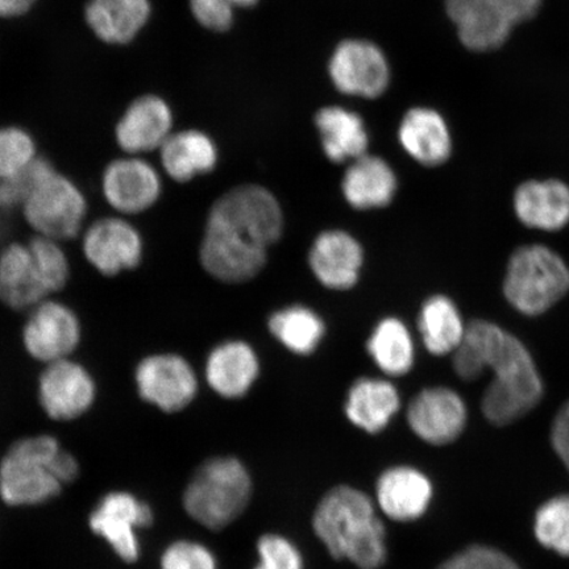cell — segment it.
<instances>
[{
    "label": "cell",
    "mask_w": 569,
    "mask_h": 569,
    "mask_svg": "<svg viewBox=\"0 0 569 569\" xmlns=\"http://www.w3.org/2000/svg\"><path fill=\"white\" fill-rule=\"evenodd\" d=\"M279 201L258 184H241L218 198L206 219L199 259L226 283L251 281L267 264L268 249L281 238Z\"/></svg>",
    "instance_id": "cell-1"
},
{
    "label": "cell",
    "mask_w": 569,
    "mask_h": 569,
    "mask_svg": "<svg viewBox=\"0 0 569 569\" xmlns=\"http://www.w3.org/2000/svg\"><path fill=\"white\" fill-rule=\"evenodd\" d=\"M312 528L336 559L350 560L360 569L386 563V529L371 498L358 489L330 490L318 505Z\"/></svg>",
    "instance_id": "cell-2"
},
{
    "label": "cell",
    "mask_w": 569,
    "mask_h": 569,
    "mask_svg": "<svg viewBox=\"0 0 569 569\" xmlns=\"http://www.w3.org/2000/svg\"><path fill=\"white\" fill-rule=\"evenodd\" d=\"M489 368L495 379L483 393L481 410L490 423H513L542 400L543 382L536 362L522 341L511 333L505 336Z\"/></svg>",
    "instance_id": "cell-3"
},
{
    "label": "cell",
    "mask_w": 569,
    "mask_h": 569,
    "mask_svg": "<svg viewBox=\"0 0 569 569\" xmlns=\"http://www.w3.org/2000/svg\"><path fill=\"white\" fill-rule=\"evenodd\" d=\"M251 495V478L238 459L213 458L197 469L182 502L196 522L210 530H222L243 513Z\"/></svg>",
    "instance_id": "cell-4"
},
{
    "label": "cell",
    "mask_w": 569,
    "mask_h": 569,
    "mask_svg": "<svg viewBox=\"0 0 569 569\" xmlns=\"http://www.w3.org/2000/svg\"><path fill=\"white\" fill-rule=\"evenodd\" d=\"M62 448L51 436L19 440L0 461V498L10 507H34L59 496L63 483L56 472Z\"/></svg>",
    "instance_id": "cell-5"
},
{
    "label": "cell",
    "mask_w": 569,
    "mask_h": 569,
    "mask_svg": "<svg viewBox=\"0 0 569 569\" xmlns=\"http://www.w3.org/2000/svg\"><path fill=\"white\" fill-rule=\"evenodd\" d=\"M568 291L569 268L550 248L525 246L511 254L503 293L509 303L522 315H543Z\"/></svg>",
    "instance_id": "cell-6"
},
{
    "label": "cell",
    "mask_w": 569,
    "mask_h": 569,
    "mask_svg": "<svg viewBox=\"0 0 569 569\" xmlns=\"http://www.w3.org/2000/svg\"><path fill=\"white\" fill-rule=\"evenodd\" d=\"M21 208L39 237L60 243L77 238L88 216V201L81 189L57 170L36 187Z\"/></svg>",
    "instance_id": "cell-7"
},
{
    "label": "cell",
    "mask_w": 569,
    "mask_h": 569,
    "mask_svg": "<svg viewBox=\"0 0 569 569\" xmlns=\"http://www.w3.org/2000/svg\"><path fill=\"white\" fill-rule=\"evenodd\" d=\"M142 401L168 415L187 409L198 393L193 366L177 353H154L142 359L134 371Z\"/></svg>",
    "instance_id": "cell-8"
},
{
    "label": "cell",
    "mask_w": 569,
    "mask_h": 569,
    "mask_svg": "<svg viewBox=\"0 0 569 569\" xmlns=\"http://www.w3.org/2000/svg\"><path fill=\"white\" fill-rule=\"evenodd\" d=\"M153 519L152 508L147 502L118 490L102 497L90 515L89 526L120 559L134 563L141 551L138 531L151 528Z\"/></svg>",
    "instance_id": "cell-9"
},
{
    "label": "cell",
    "mask_w": 569,
    "mask_h": 569,
    "mask_svg": "<svg viewBox=\"0 0 569 569\" xmlns=\"http://www.w3.org/2000/svg\"><path fill=\"white\" fill-rule=\"evenodd\" d=\"M81 339L82 327L76 312L49 298L31 309L23 329L26 351L44 365L69 359Z\"/></svg>",
    "instance_id": "cell-10"
},
{
    "label": "cell",
    "mask_w": 569,
    "mask_h": 569,
    "mask_svg": "<svg viewBox=\"0 0 569 569\" xmlns=\"http://www.w3.org/2000/svg\"><path fill=\"white\" fill-rule=\"evenodd\" d=\"M97 398L94 379L87 368L63 359L47 365L39 379V401L54 421L68 422L88 412Z\"/></svg>",
    "instance_id": "cell-11"
},
{
    "label": "cell",
    "mask_w": 569,
    "mask_h": 569,
    "mask_svg": "<svg viewBox=\"0 0 569 569\" xmlns=\"http://www.w3.org/2000/svg\"><path fill=\"white\" fill-rule=\"evenodd\" d=\"M102 193L120 216H139L158 203L162 193L161 176L140 156L126 154L106 167Z\"/></svg>",
    "instance_id": "cell-12"
},
{
    "label": "cell",
    "mask_w": 569,
    "mask_h": 569,
    "mask_svg": "<svg viewBox=\"0 0 569 569\" xmlns=\"http://www.w3.org/2000/svg\"><path fill=\"white\" fill-rule=\"evenodd\" d=\"M82 249L99 273L113 277L140 266L144 241L127 219L107 217L96 220L83 233Z\"/></svg>",
    "instance_id": "cell-13"
},
{
    "label": "cell",
    "mask_w": 569,
    "mask_h": 569,
    "mask_svg": "<svg viewBox=\"0 0 569 569\" xmlns=\"http://www.w3.org/2000/svg\"><path fill=\"white\" fill-rule=\"evenodd\" d=\"M329 69L333 84L348 96L376 98L389 87L387 57L371 41L341 42L331 57Z\"/></svg>",
    "instance_id": "cell-14"
},
{
    "label": "cell",
    "mask_w": 569,
    "mask_h": 569,
    "mask_svg": "<svg viewBox=\"0 0 569 569\" xmlns=\"http://www.w3.org/2000/svg\"><path fill=\"white\" fill-rule=\"evenodd\" d=\"M408 423L412 432L432 446L452 443L467 423L466 402L450 388H429L409 405Z\"/></svg>",
    "instance_id": "cell-15"
},
{
    "label": "cell",
    "mask_w": 569,
    "mask_h": 569,
    "mask_svg": "<svg viewBox=\"0 0 569 569\" xmlns=\"http://www.w3.org/2000/svg\"><path fill=\"white\" fill-rule=\"evenodd\" d=\"M446 9L462 46L475 52L503 46L516 24L503 0H446Z\"/></svg>",
    "instance_id": "cell-16"
},
{
    "label": "cell",
    "mask_w": 569,
    "mask_h": 569,
    "mask_svg": "<svg viewBox=\"0 0 569 569\" xmlns=\"http://www.w3.org/2000/svg\"><path fill=\"white\" fill-rule=\"evenodd\" d=\"M172 107L166 99L147 94L127 107L116 128L118 146L126 154L140 156L160 149L173 133Z\"/></svg>",
    "instance_id": "cell-17"
},
{
    "label": "cell",
    "mask_w": 569,
    "mask_h": 569,
    "mask_svg": "<svg viewBox=\"0 0 569 569\" xmlns=\"http://www.w3.org/2000/svg\"><path fill=\"white\" fill-rule=\"evenodd\" d=\"M365 251L352 234L330 230L318 234L309 252L317 280L332 290H348L359 281Z\"/></svg>",
    "instance_id": "cell-18"
},
{
    "label": "cell",
    "mask_w": 569,
    "mask_h": 569,
    "mask_svg": "<svg viewBox=\"0 0 569 569\" xmlns=\"http://www.w3.org/2000/svg\"><path fill=\"white\" fill-rule=\"evenodd\" d=\"M260 362L253 348L241 340H229L210 352L204 366L209 387L227 400L244 397L258 380Z\"/></svg>",
    "instance_id": "cell-19"
},
{
    "label": "cell",
    "mask_w": 569,
    "mask_h": 569,
    "mask_svg": "<svg viewBox=\"0 0 569 569\" xmlns=\"http://www.w3.org/2000/svg\"><path fill=\"white\" fill-rule=\"evenodd\" d=\"M433 489L429 478L411 467H393L380 476L377 501L383 515L397 522H411L429 509Z\"/></svg>",
    "instance_id": "cell-20"
},
{
    "label": "cell",
    "mask_w": 569,
    "mask_h": 569,
    "mask_svg": "<svg viewBox=\"0 0 569 569\" xmlns=\"http://www.w3.org/2000/svg\"><path fill=\"white\" fill-rule=\"evenodd\" d=\"M49 296L30 246H7L0 252V302L12 310H31Z\"/></svg>",
    "instance_id": "cell-21"
},
{
    "label": "cell",
    "mask_w": 569,
    "mask_h": 569,
    "mask_svg": "<svg viewBox=\"0 0 569 569\" xmlns=\"http://www.w3.org/2000/svg\"><path fill=\"white\" fill-rule=\"evenodd\" d=\"M152 16L151 0H89L84 19L106 44L127 46L144 30Z\"/></svg>",
    "instance_id": "cell-22"
},
{
    "label": "cell",
    "mask_w": 569,
    "mask_h": 569,
    "mask_svg": "<svg viewBox=\"0 0 569 569\" xmlns=\"http://www.w3.org/2000/svg\"><path fill=\"white\" fill-rule=\"evenodd\" d=\"M515 210L530 229L559 231L569 223V188L558 180L525 182L516 190Z\"/></svg>",
    "instance_id": "cell-23"
},
{
    "label": "cell",
    "mask_w": 569,
    "mask_h": 569,
    "mask_svg": "<svg viewBox=\"0 0 569 569\" xmlns=\"http://www.w3.org/2000/svg\"><path fill=\"white\" fill-rule=\"evenodd\" d=\"M159 151L163 172L181 183L210 173L219 159L216 142L198 130L173 132Z\"/></svg>",
    "instance_id": "cell-24"
},
{
    "label": "cell",
    "mask_w": 569,
    "mask_h": 569,
    "mask_svg": "<svg viewBox=\"0 0 569 569\" xmlns=\"http://www.w3.org/2000/svg\"><path fill=\"white\" fill-rule=\"evenodd\" d=\"M398 138L405 151L425 167H439L450 159L451 133L437 111L422 107L410 110L402 119Z\"/></svg>",
    "instance_id": "cell-25"
},
{
    "label": "cell",
    "mask_w": 569,
    "mask_h": 569,
    "mask_svg": "<svg viewBox=\"0 0 569 569\" xmlns=\"http://www.w3.org/2000/svg\"><path fill=\"white\" fill-rule=\"evenodd\" d=\"M341 190L356 210L381 209L393 201L397 177L386 160L365 154L347 169Z\"/></svg>",
    "instance_id": "cell-26"
},
{
    "label": "cell",
    "mask_w": 569,
    "mask_h": 569,
    "mask_svg": "<svg viewBox=\"0 0 569 569\" xmlns=\"http://www.w3.org/2000/svg\"><path fill=\"white\" fill-rule=\"evenodd\" d=\"M400 395L387 380L359 379L348 391L346 416L359 429L381 432L400 410Z\"/></svg>",
    "instance_id": "cell-27"
},
{
    "label": "cell",
    "mask_w": 569,
    "mask_h": 569,
    "mask_svg": "<svg viewBox=\"0 0 569 569\" xmlns=\"http://www.w3.org/2000/svg\"><path fill=\"white\" fill-rule=\"evenodd\" d=\"M316 123L323 151L331 161L356 160L367 153L368 133L358 113L341 107H326L317 113Z\"/></svg>",
    "instance_id": "cell-28"
},
{
    "label": "cell",
    "mask_w": 569,
    "mask_h": 569,
    "mask_svg": "<svg viewBox=\"0 0 569 569\" xmlns=\"http://www.w3.org/2000/svg\"><path fill=\"white\" fill-rule=\"evenodd\" d=\"M418 329L426 350L431 355L443 356L457 351L467 326L462 322L458 306L450 298L438 295L422 305Z\"/></svg>",
    "instance_id": "cell-29"
},
{
    "label": "cell",
    "mask_w": 569,
    "mask_h": 569,
    "mask_svg": "<svg viewBox=\"0 0 569 569\" xmlns=\"http://www.w3.org/2000/svg\"><path fill=\"white\" fill-rule=\"evenodd\" d=\"M367 350L376 366L388 376L400 377L415 367V341L407 325L398 318L382 319L376 326Z\"/></svg>",
    "instance_id": "cell-30"
},
{
    "label": "cell",
    "mask_w": 569,
    "mask_h": 569,
    "mask_svg": "<svg viewBox=\"0 0 569 569\" xmlns=\"http://www.w3.org/2000/svg\"><path fill=\"white\" fill-rule=\"evenodd\" d=\"M507 331L488 320H473L466 329L465 338L453 352L455 372L465 381L478 380L489 368Z\"/></svg>",
    "instance_id": "cell-31"
},
{
    "label": "cell",
    "mask_w": 569,
    "mask_h": 569,
    "mask_svg": "<svg viewBox=\"0 0 569 569\" xmlns=\"http://www.w3.org/2000/svg\"><path fill=\"white\" fill-rule=\"evenodd\" d=\"M268 327L284 348L301 356L315 352L326 333L322 318L301 305L276 311Z\"/></svg>",
    "instance_id": "cell-32"
},
{
    "label": "cell",
    "mask_w": 569,
    "mask_h": 569,
    "mask_svg": "<svg viewBox=\"0 0 569 569\" xmlns=\"http://www.w3.org/2000/svg\"><path fill=\"white\" fill-rule=\"evenodd\" d=\"M536 536L546 549L569 557V496L555 497L540 507Z\"/></svg>",
    "instance_id": "cell-33"
},
{
    "label": "cell",
    "mask_w": 569,
    "mask_h": 569,
    "mask_svg": "<svg viewBox=\"0 0 569 569\" xmlns=\"http://www.w3.org/2000/svg\"><path fill=\"white\" fill-rule=\"evenodd\" d=\"M38 159L34 139L23 128H0V181L23 172Z\"/></svg>",
    "instance_id": "cell-34"
},
{
    "label": "cell",
    "mask_w": 569,
    "mask_h": 569,
    "mask_svg": "<svg viewBox=\"0 0 569 569\" xmlns=\"http://www.w3.org/2000/svg\"><path fill=\"white\" fill-rule=\"evenodd\" d=\"M28 246L40 269L48 293H59L67 287L70 277L68 256L60 241L36 234Z\"/></svg>",
    "instance_id": "cell-35"
},
{
    "label": "cell",
    "mask_w": 569,
    "mask_h": 569,
    "mask_svg": "<svg viewBox=\"0 0 569 569\" xmlns=\"http://www.w3.org/2000/svg\"><path fill=\"white\" fill-rule=\"evenodd\" d=\"M54 170L47 159L38 158L23 172L9 180L0 181V208L12 209L23 206L36 187Z\"/></svg>",
    "instance_id": "cell-36"
},
{
    "label": "cell",
    "mask_w": 569,
    "mask_h": 569,
    "mask_svg": "<svg viewBox=\"0 0 569 569\" xmlns=\"http://www.w3.org/2000/svg\"><path fill=\"white\" fill-rule=\"evenodd\" d=\"M161 569H217L212 552L193 540H177L167 547L160 560Z\"/></svg>",
    "instance_id": "cell-37"
},
{
    "label": "cell",
    "mask_w": 569,
    "mask_h": 569,
    "mask_svg": "<svg viewBox=\"0 0 569 569\" xmlns=\"http://www.w3.org/2000/svg\"><path fill=\"white\" fill-rule=\"evenodd\" d=\"M260 563L256 569H303L297 547L280 536L261 537L258 543Z\"/></svg>",
    "instance_id": "cell-38"
},
{
    "label": "cell",
    "mask_w": 569,
    "mask_h": 569,
    "mask_svg": "<svg viewBox=\"0 0 569 569\" xmlns=\"http://www.w3.org/2000/svg\"><path fill=\"white\" fill-rule=\"evenodd\" d=\"M438 569H519L513 560L501 551L486 546H472L453 555Z\"/></svg>",
    "instance_id": "cell-39"
},
{
    "label": "cell",
    "mask_w": 569,
    "mask_h": 569,
    "mask_svg": "<svg viewBox=\"0 0 569 569\" xmlns=\"http://www.w3.org/2000/svg\"><path fill=\"white\" fill-rule=\"evenodd\" d=\"M194 19L210 31L224 32L233 24L234 7L227 0H189Z\"/></svg>",
    "instance_id": "cell-40"
},
{
    "label": "cell",
    "mask_w": 569,
    "mask_h": 569,
    "mask_svg": "<svg viewBox=\"0 0 569 569\" xmlns=\"http://www.w3.org/2000/svg\"><path fill=\"white\" fill-rule=\"evenodd\" d=\"M551 440L555 451L569 471V410L566 407L561 408L555 418Z\"/></svg>",
    "instance_id": "cell-41"
},
{
    "label": "cell",
    "mask_w": 569,
    "mask_h": 569,
    "mask_svg": "<svg viewBox=\"0 0 569 569\" xmlns=\"http://www.w3.org/2000/svg\"><path fill=\"white\" fill-rule=\"evenodd\" d=\"M503 3L507 4L517 24L536 17L542 0H503Z\"/></svg>",
    "instance_id": "cell-42"
},
{
    "label": "cell",
    "mask_w": 569,
    "mask_h": 569,
    "mask_svg": "<svg viewBox=\"0 0 569 569\" xmlns=\"http://www.w3.org/2000/svg\"><path fill=\"white\" fill-rule=\"evenodd\" d=\"M38 0H0V18H19L26 16Z\"/></svg>",
    "instance_id": "cell-43"
},
{
    "label": "cell",
    "mask_w": 569,
    "mask_h": 569,
    "mask_svg": "<svg viewBox=\"0 0 569 569\" xmlns=\"http://www.w3.org/2000/svg\"><path fill=\"white\" fill-rule=\"evenodd\" d=\"M233 7H252L259 2V0H227Z\"/></svg>",
    "instance_id": "cell-44"
}]
</instances>
